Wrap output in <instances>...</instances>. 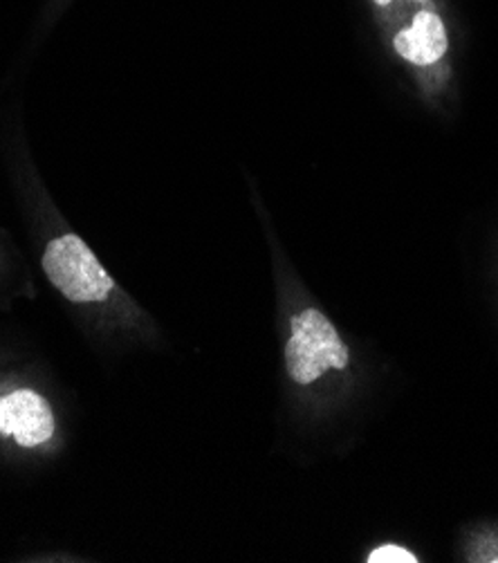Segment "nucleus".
Segmentation results:
<instances>
[{
  "instance_id": "f257e3e1",
  "label": "nucleus",
  "mask_w": 498,
  "mask_h": 563,
  "mask_svg": "<svg viewBox=\"0 0 498 563\" xmlns=\"http://www.w3.org/2000/svg\"><path fill=\"white\" fill-rule=\"evenodd\" d=\"M41 265L52 288L68 303L99 306L118 295L113 276L108 274L95 252L75 232H66L47 241Z\"/></svg>"
},
{
  "instance_id": "f03ea898",
  "label": "nucleus",
  "mask_w": 498,
  "mask_h": 563,
  "mask_svg": "<svg viewBox=\"0 0 498 563\" xmlns=\"http://www.w3.org/2000/svg\"><path fill=\"white\" fill-rule=\"evenodd\" d=\"M284 357L288 375L301 386L321 379L328 371H344L351 364L337 328L317 308H306L292 317Z\"/></svg>"
},
{
  "instance_id": "7ed1b4c3",
  "label": "nucleus",
  "mask_w": 498,
  "mask_h": 563,
  "mask_svg": "<svg viewBox=\"0 0 498 563\" xmlns=\"http://www.w3.org/2000/svg\"><path fill=\"white\" fill-rule=\"evenodd\" d=\"M0 435L23 449H41L57 435V416L34 388H16L0 396Z\"/></svg>"
},
{
  "instance_id": "20e7f679",
  "label": "nucleus",
  "mask_w": 498,
  "mask_h": 563,
  "mask_svg": "<svg viewBox=\"0 0 498 563\" xmlns=\"http://www.w3.org/2000/svg\"><path fill=\"white\" fill-rule=\"evenodd\" d=\"M396 49L407 62L416 66H433L450 49L447 30L440 16L424 10L413 16L411 27L396 36Z\"/></svg>"
},
{
  "instance_id": "39448f33",
  "label": "nucleus",
  "mask_w": 498,
  "mask_h": 563,
  "mask_svg": "<svg viewBox=\"0 0 498 563\" xmlns=\"http://www.w3.org/2000/svg\"><path fill=\"white\" fill-rule=\"evenodd\" d=\"M368 561H370V563H416L418 559H416V554H411L409 550L389 543V545H381V548L373 550L370 556H368Z\"/></svg>"
},
{
  "instance_id": "423d86ee",
  "label": "nucleus",
  "mask_w": 498,
  "mask_h": 563,
  "mask_svg": "<svg viewBox=\"0 0 498 563\" xmlns=\"http://www.w3.org/2000/svg\"><path fill=\"white\" fill-rule=\"evenodd\" d=\"M377 5H389V3H394V0H375Z\"/></svg>"
},
{
  "instance_id": "0eeeda50",
  "label": "nucleus",
  "mask_w": 498,
  "mask_h": 563,
  "mask_svg": "<svg viewBox=\"0 0 498 563\" xmlns=\"http://www.w3.org/2000/svg\"><path fill=\"white\" fill-rule=\"evenodd\" d=\"M411 3H427V0H411Z\"/></svg>"
}]
</instances>
